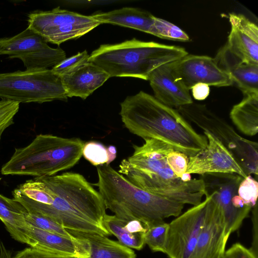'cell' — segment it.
Segmentation results:
<instances>
[{
  "label": "cell",
  "mask_w": 258,
  "mask_h": 258,
  "mask_svg": "<svg viewBox=\"0 0 258 258\" xmlns=\"http://www.w3.org/2000/svg\"><path fill=\"white\" fill-rule=\"evenodd\" d=\"M27 213L20 203L0 194V220L11 236L23 243V231L28 225L25 219Z\"/></svg>",
  "instance_id": "603a6c76"
},
{
  "label": "cell",
  "mask_w": 258,
  "mask_h": 258,
  "mask_svg": "<svg viewBox=\"0 0 258 258\" xmlns=\"http://www.w3.org/2000/svg\"><path fill=\"white\" fill-rule=\"evenodd\" d=\"M204 133L208 145L196 155L188 157L185 174L231 173L245 178L246 174L232 153L210 133Z\"/></svg>",
  "instance_id": "5bb4252c"
},
{
  "label": "cell",
  "mask_w": 258,
  "mask_h": 258,
  "mask_svg": "<svg viewBox=\"0 0 258 258\" xmlns=\"http://www.w3.org/2000/svg\"><path fill=\"white\" fill-rule=\"evenodd\" d=\"M211 199L194 206L168 224L165 252L169 258H191L206 218Z\"/></svg>",
  "instance_id": "7c38bea8"
},
{
  "label": "cell",
  "mask_w": 258,
  "mask_h": 258,
  "mask_svg": "<svg viewBox=\"0 0 258 258\" xmlns=\"http://www.w3.org/2000/svg\"><path fill=\"white\" fill-rule=\"evenodd\" d=\"M142 146L133 145L134 152L119 165V172L135 185L149 192L179 203L197 206L206 190L204 180L189 181L177 177L166 162L174 150L154 139H144Z\"/></svg>",
  "instance_id": "3957f363"
},
{
  "label": "cell",
  "mask_w": 258,
  "mask_h": 258,
  "mask_svg": "<svg viewBox=\"0 0 258 258\" xmlns=\"http://www.w3.org/2000/svg\"><path fill=\"white\" fill-rule=\"evenodd\" d=\"M91 16L101 24L116 25L155 35V17L139 9L125 7L108 12L97 13Z\"/></svg>",
  "instance_id": "44dd1931"
},
{
  "label": "cell",
  "mask_w": 258,
  "mask_h": 258,
  "mask_svg": "<svg viewBox=\"0 0 258 258\" xmlns=\"http://www.w3.org/2000/svg\"><path fill=\"white\" fill-rule=\"evenodd\" d=\"M0 258H13L11 250L7 248L2 241H0Z\"/></svg>",
  "instance_id": "8d00e7d4"
},
{
  "label": "cell",
  "mask_w": 258,
  "mask_h": 258,
  "mask_svg": "<svg viewBox=\"0 0 258 258\" xmlns=\"http://www.w3.org/2000/svg\"><path fill=\"white\" fill-rule=\"evenodd\" d=\"M218 66L227 72L233 83L245 94H258V64L245 61L225 45L214 58Z\"/></svg>",
  "instance_id": "d6986e66"
},
{
  "label": "cell",
  "mask_w": 258,
  "mask_h": 258,
  "mask_svg": "<svg viewBox=\"0 0 258 258\" xmlns=\"http://www.w3.org/2000/svg\"><path fill=\"white\" fill-rule=\"evenodd\" d=\"M99 188L106 209L124 219H137L147 227L180 215L184 204L154 195L134 184L109 165L97 166Z\"/></svg>",
  "instance_id": "277c9868"
},
{
  "label": "cell",
  "mask_w": 258,
  "mask_h": 258,
  "mask_svg": "<svg viewBox=\"0 0 258 258\" xmlns=\"http://www.w3.org/2000/svg\"><path fill=\"white\" fill-rule=\"evenodd\" d=\"M0 98L19 103L68 100L60 77L48 69L1 73Z\"/></svg>",
  "instance_id": "ba28073f"
},
{
  "label": "cell",
  "mask_w": 258,
  "mask_h": 258,
  "mask_svg": "<svg viewBox=\"0 0 258 258\" xmlns=\"http://www.w3.org/2000/svg\"><path fill=\"white\" fill-rule=\"evenodd\" d=\"M107 151L109 154V162L110 163L113 161L116 157V149L114 146L111 145L107 148Z\"/></svg>",
  "instance_id": "74e56055"
},
{
  "label": "cell",
  "mask_w": 258,
  "mask_h": 258,
  "mask_svg": "<svg viewBox=\"0 0 258 258\" xmlns=\"http://www.w3.org/2000/svg\"><path fill=\"white\" fill-rule=\"evenodd\" d=\"M209 195L206 218L191 258H223L226 251L228 239L223 216L219 206Z\"/></svg>",
  "instance_id": "9a60e30c"
},
{
  "label": "cell",
  "mask_w": 258,
  "mask_h": 258,
  "mask_svg": "<svg viewBox=\"0 0 258 258\" xmlns=\"http://www.w3.org/2000/svg\"><path fill=\"white\" fill-rule=\"evenodd\" d=\"M90 55L87 50L78 52L77 54L69 58H66L51 70L59 77L70 74L89 62Z\"/></svg>",
  "instance_id": "f1b7e54d"
},
{
  "label": "cell",
  "mask_w": 258,
  "mask_h": 258,
  "mask_svg": "<svg viewBox=\"0 0 258 258\" xmlns=\"http://www.w3.org/2000/svg\"><path fill=\"white\" fill-rule=\"evenodd\" d=\"M186 120L219 140L232 153L246 175L258 174V144L239 135L228 122L205 105L192 103L178 107Z\"/></svg>",
  "instance_id": "52a82bcc"
},
{
  "label": "cell",
  "mask_w": 258,
  "mask_h": 258,
  "mask_svg": "<svg viewBox=\"0 0 258 258\" xmlns=\"http://www.w3.org/2000/svg\"><path fill=\"white\" fill-rule=\"evenodd\" d=\"M25 219L27 224L39 229L68 237H74L67 229L45 216L28 212Z\"/></svg>",
  "instance_id": "83f0119b"
},
{
  "label": "cell",
  "mask_w": 258,
  "mask_h": 258,
  "mask_svg": "<svg viewBox=\"0 0 258 258\" xmlns=\"http://www.w3.org/2000/svg\"><path fill=\"white\" fill-rule=\"evenodd\" d=\"M84 145L78 138L38 135L27 146L15 149L10 159L2 166L1 173L35 177L55 175L78 162Z\"/></svg>",
  "instance_id": "8992f818"
},
{
  "label": "cell",
  "mask_w": 258,
  "mask_h": 258,
  "mask_svg": "<svg viewBox=\"0 0 258 258\" xmlns=\"http://www.w3.org/2000/svg\"><path fill=\"white\" fill-rule=\"evenodd\" d=\"M202 178L206 195H211L220 209L226 237L228 239L230 234L239 228L252 209L244 206L237 194L239 184L243 178L236 174L208 173L202 175Z\"/></svg>",
  "instance_id": "8fae6325"
},
{
  "label": "cell",
  "mask_w": 258,
  "mask_h": 258,
  "mask_svg": "<svg viewBox=\"0 0 258 258\" xmlns=\"http://www.w3.org/2000/svg\"><path fill=\"white\" fill-rule=\"evenodd\" d=\"M187 54L186 50L179 46L133 38L120 43L101 45L92 52L89 60L105 71L110 77L148 80L156 68Z\"/></svg>",
  "instance_id": "5b68a950"
},
{
  "label": "cell",
  "mask_w": 258,
  "mask_h": 258,
  "mask_svg": "<svg viewBox=\"0 0 258 258\" xmlns=\"http://www.w3.org/2000/svg\"><path fill=\"white\" fill-rule=\"evenodd\" d=\"M47 43L27 27L14 36L0 38V55L20 59L26 70L53 68L66 58V54L62 49L50 47Z\"/></svg>",
  "instance_id": "30bf717a"
},
{
  "label": "cell",
  "mask_w": 258,
  "mask_h": 258,
  "mask_svg": "<svg viewBox=\"0 0 258 258\" xmlns=\"http://www.w3.org/2000/svg\"><path fill=\"white\" fill-rule=\"evenodd\" d=\"M231 31L225 45L241 59L258 64V28L241 14H229Z\"/></svg>",
  "instance_id": "2e32d148"
},
{
  "label": "cell",
  "mask_w": 258,
  "mask_h": 258,
  "mask_svg": "<svg viewBox=\"0 0 258 258\" xmlns=\"http://www.w3.org/2000/svg\"><path fill=\"white\" fill-rule=\"evenodd\" d=\"M154 36L168 40L188 41V35L179 27L164 19L155 17Z\"/></svg>",
  "instance_id": "4316f807"
},
{
  "label": "cell",
  "mask_w": 258,
  "mask_h": 258,
  "mask_svg": "<svg viewBox=\"0 0 258 258\" xmlns=\"http://www.w3.org/2000/svg\"><path fill=\"white\" fill-rule=\"evenodd\" d=\"M223 258H257V255L250 249L237 242L225 251Z\"/></svg>",
  "instance_id": "e575fe53"
},
{
  "label": "cell",
  "mask_w": 258,
  "mask_h": 258,
  "mask_svg": "<svg viewBox=\"0 0 258 258\" xmlns=\"http://www.w3.org/2000/svg\"><path fill=\"white\" fill-rule=\"evenodd\" d=\"M28 26L46 42L59 45L77 39L102 24L85 16L57 7L48 11H35L28 15Z\"/></svg>",
  "instance_id": "9c48e42d"
},
{
  "label": "cell",
  "mask_w": 258,
  "mask_h": 258,
  "mask_svg": "<svg viewBox=\"0 0 258 258\" xmlns=\"http://www.w3.org/2000/svg\"><path fill=\"white\" fill-rule=\"evenodd\" d=\"M237 194L244 204L254 207L256 205L258 196V182L251 175H247L240 182Z\"/></svg>",
  "instance_id": "4dcf8cb0"
},
{
  "label": "cell",
  "mask_w": 258,
  "mask_h": 258,
  "mask_svg": "<svg viewBox=\"0 0 258 258\" xmlns=\"http://www.w3.org/2000/svg\"><path fill=\"white\" fill-rule=\"evenodd\" d=\"M103 224L110 234L114 235L118 242L124 246L141 250L145 244V233L133 234L130 232L124 227L123 220L115 215L106 214Z\"/></svg>",
  "instance_id": "d4e9b609"
},
{
  "label": "cell",
  "mask_w": 258,
  "mask_h": 258,
  "mask_svg": "<svg viewBox=\"0 0 258 258\" xmlns=\"http://www.w3.org/2000/svg\"><path fill=\"white\" fill-rule=\"evenodd\" d=\"M36 178L47 188L50 197L49 205L28 199L17 188L12 191L13 199L28 212L48 217L68 230L110 235L103 224L106 214L104 200L83 175L64 172Z\"/></svg>",
  "instance_id": "6da1fadb"
},
{
  "label": "cell",
  "mask_w": 258,
  "mask_h": 258,
  "mask_svg": "<svg viewBox=\"0 0 258 258\" xmlns=\"http://www.w3.org/2000/svg\"><path fill=\"white\" fill-rule=\"evenodd\" d=\"M230 117L243 134L256 135L258 132V94L246 95L241 101L233 106Z\"/></svg>",
  "instance_id": "cb8c5ba5"
},
{
  "label": "cell",
  "mask_w": 258,
  "mask_h": 258,
  "mask_svg": "<svg viewBox=\"0 0 258 258\" xmlns=\"http://www.w3.org/2000/svg\"><path fill=\"white\" fill-rule=\"evenodd\" d=\"M188 157L175 150L170 151L167 156L166 162L173 173L178 177L186 181L191 179L190 174H185L188 163Z\"/></svg>",
  "instance_id": "1f68e13d"
},
{
  "label": "cell",
  "mask_w": 258,
  "mask_h": 258,
  "mask_svg": "<svg viewBox=\"0 0 258 258\" xmlns=\"http://www.w3.org/2000/svg\"><path fill=\"white\" fill-rule=\"evenodd\" d=\"M82 155L94 166L109 165L108 152L102 144L96 141L84 143Z\"/></svg>",
  "instance_id": "f546056e"
},
{
  "label": "cell",
  "mask_w": 258,
  "mask_h": 258,
  "mask_svg": "<svg viewBox=\"0 0 258 258\" xmlns=\"http://www.w3.org/2000/svg\"><path fill=\"white\" fill-rule=\"evenodd\" d=\"M13 258H77L51 250L32 247L20 250Z\"/></svg>",
  "instance_id": "836d02e7"
},
{
  "label": "cell",
  "mask_w": 258,
  "mask_h": 258,
  "mask_svg": "<svg viewBox=\"0 0 258 258\" xmlns=\"http://www.w3.org/2000/svg\"><path fill=\"white\" fill-rule=\"evenodd\" d=\"M168 224L163 222L149 227L145 234V242L154 252H165Z\"/></svg>",
  "instance_id": "484cf974"
},
{
  "label": "cell",
  "mask_w": 258,
  "mask_h": 258,
  "mask_svg": "<svg viewBox=\"0 0 258 258\" xmlns=\"http://www.w3.org/2000/svg\"><path fill=\"white\" fill-rule=\"evenodd\" d=\"M172 62L163 64L154 70L148 81L155 97L158 101L169 107L178 108L190 104L193 101L189 91L175 77Z\"/></svg>",
  "instance_id": "ac0fdd59"
},
{
  "label": "cell",
  "mask_w": 258,
  "mask_h": 258,
  "mask_svg": "<svg viewBox=\"0 0 258 258\" xmlns=\"http://www.w3.org/2000/svg\"><path fill=\"white\" fill-rule=\"evenodd\" d=\"M110 78L103 69L90 62L61 78L67 97L86 99Z\"/></svg>",
  "instance_id": "ffe728a7"
},
{
  "label": "cell",
  "mask_w": 258,
  "mask_h": 258,
  "mask_svg": "<svg viewBox=\"0 0 258 258\" xmlns=\"http://www.w3.org/2000/svg\"><path fill=\"white\" fill-rule=\"evenodd\" d=\"M20 103L6 100L0 101V142L5 130L14 123V118L18 112Z\"/></svg>",
  "instance_id": "d6a6232c"
},
{
  "label": "cell",
  "mask_w": 258,
  "mask_h": 258,
  "mask_svg": "<svg viewBox=\"0 0 258 258\" xmlns=\"http://www.w3.org/2000/svg\"><path fill=\"white\" fill-rule=\"evenodd\" d=\"M24 243L30 247L45 249L77 258H88L89 253L86 244L75 237H68L46 231L32 225L25 228Z\"/></svg>",
  "instance_id": "e0dca14e"
},
{
  "label": "cell",
  "mask_w": 258,
  "mask_h": 258,
  "mask_svg": "<svg viewBox=\"0 0 258 258\" xmlns=\"http://www.w3.org/2000/svg\"><path fill=\"white\" fill-rule=\"evenodd\" d=\"M194 98L198 100H203L210 94V87L207 84L199 83L191 89Z\"/></svg>",
  "instance_id": "d590c367"
},
{
  "label": "cell",
  "mask_w": 258,
  "mask_h": 258,
  "mask_svg": "<svg viewBox=\"0 0 258 258\" xmlns=\"http://www.w3.org/2000/svg\"><path fill=\"white\" fill-rule=\"evenodd\" d=\"M76 238L86 244L89 256L88 258H136L131 248L97 233L67 230Z\"/></svg>",
  "instance_id": "7402d4cb"
},
{
  "label": "cell",
  "mask_w": 258,
  "mask_h": 258,
  "mask_svg": "<svg viewBox=\"0 0 258 258\" xmlns=\"http://www.w3.org/2000/svg\"><path fill=\"white\" fill-rule=\"evenodd\" d=\"M119 114L132 134L162 141L188 157L208 145L206 136L198 133L177 110L143 91L127 96L120 103Z\"/></svg>",
  "instance_id": "7a4b0ae2"
},
{
  "label": "cell",
  "mask_w": 258,
  "mask_h": 258,
  "mask_svg": "<svg viewBox=\"0 0 258 258\" xmlns=\"http://www.w3.org/2000/svg\"><path fill=\"white\" fill-rule=\"evenodd\" d=\"M176 79L188 90L195 85L224 87L233 82L230 75L221 69L214 58L205 55H188L172 62Z\"/></svg>",
  "instance_id": "4fadbf2b"
}]
</instances>
